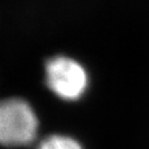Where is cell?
<instances>
[{
  "instance_id": "obj_2",
  "label": "cell",
  "mask_w": 149,
  "mask_h": 149,
  "mask_svg": "<svg viewBox=\"0 0 149 149\" xmlns=\"http://www.w3.org/2000/svg\"><path fill=\"white\" fill-rule=\"evenodd\" d=\"M45 83L61 100L77 101L88 87V75L77 61L59 55L45 63Z\"/></svg>"
},
{
  "instance_id": "obj_1",
  "label": "cell",
  "mask_w": 149,
  "mask_h": 149,
  "mask_svg": "<svg viewBox=\"0 0 149 149\" xmlns=\"http://www.w3.org/2000/svg\"><path fill=\"white\" fill-rule=\"evenodd\" d=\"M37 115L28 102L21 98L0 101V145L22 147L34 141L38 133Z\"/></svg>"
},
{
  "instance_id": "obj_3",
  "label": "cell",
  "mask_w": 149,
  "mask_h": 149,
  "mask_svg": "<svg viewBox=\"0 0 149 149\" xmlns=\"http://www.w3.org/2000/svg\"><path fill=\"white\" fill-rule=\"evenodd\" d=\"M36 149H83L76 139L64 135H50L43 138Z\"/></svg>"
}]
</instances>
